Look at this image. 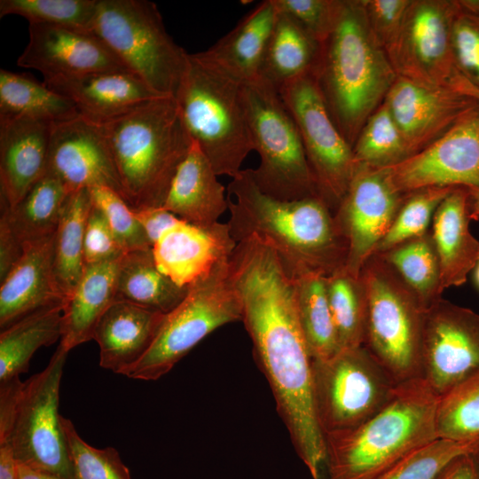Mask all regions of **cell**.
<instances>
[{
	"label": "cell",
	"instance_id": "cell-37",
	"mask_svg": "<svg viewBox=\"0 0 479 479\" xmlns=\"http://www.w3.org/2000/svg\"><path fill=\"white\" fill-rule=\"evenodd\" d=\"M376 255L396 271L425 307L442 297L439 262L430 231Z\"/></svg>",
	"mask_w": 479,
	"mask_h": 479
},
{
	"label": "cell",
	"instance_id": "cell-21",
	"mask_svg": "<svg viewBox=\"0 0 479 479\" xmlns=\"http://www.w3.org/2000/svg\"><path fill=\"white\" fill-rule=\"evenodd\" d=\"M237 241L229 224L196 225L178 219L152 247L157 268L177 286L190 287L231 258Z\"/></svg>",
	"mask_w": 479,
	"mask_h": 479
},
{
	"label": "cell",
	"instance_id": "cell-44",
	"mask_svg": "<svg viewBox=\"0 0 479 479\" xmlns=\"http://www.w3.org/2000/svg\"><path fill=\"white\" fill-rule=\"evenodd\" d=\"M459 74L479 92V0H455L451 26Z\"/></svg>",
	"mask_w": 479,
	"mask_h": 479
},
{
	"label": "cell",
	"instance_id": "cell-53",
	"mask_svg": "<svg viewBox=\"0 0 479 479\" xmlns=\"http://www.w3.org/2000/svg\"><path fill=\"white\" fill-rule=\"evenodd\" d=\"M18 479H65L18 462Z\"/></svg>",
	"mask_w": 479,
	"mask_h": 479
},
{
	"label": "cell",
	"instance_id": "cell-9",
	"mask_svg": "<svg viewBox=\"0 0 479 479\" xmlns=\"http://www.w3.org/2000/svg\"><path fill=\"white\" fill-rule=\"evenodd\" d=\"M360 276L367 294L364 346L398 383L421 379V341L427 307L379 255Z\"/></svg>",
	"mask_w": 479,
	"mask_h": 479
},
{
	"label": "cell",
	"instance_id": "cell-31",
	"mask_svg": "<svg viewBox=\"0 0 479 479\" xmlns=\"http://www.w3.org/2000/svg\"><path fill=\"white\" fill-rule=\"evenodd\" d=\"M320 51L321 44L297 21L279 12L263 55L259 77L279 91L288 82L313 74Z\"/></svg>",
	"mask_w": 479,
	"mask_h": 479
},
{
	"label": "cell",
	"instance_id": "cell-52",
	"mask_svg": "<svg viewBox=\"0 0 479 479\" xmlns=\"http://www.w3.org/2000/svg\"><path fill=\"white\" fill-rule=\"evenodd\" d=\"M18 460L12 445L0 443V479H18Z\"/></svg>",
	"mask_w": 479,
	"mask_h": 479
},
{
	"label": "cell",
	"instance_id": "cell-48",
	"mask_svg": "<svg viewBox=\"0 0 479 479\" xmlns=\"http://www.w3.org/2000/svg\"><path fill=\"white\" fill-rule=\"evenodd\" d=\"M411 0H362L368 27L388 53L402 28Z\"/></svg>",
	"mask_w": 479,
	"mask_h": 479
},
{
	"label": "cell",
	"instance_id": "cell-25",
	"mask_svg": "<svg viewBox=\"0 0 479 479\" xmlns=\"http://www.w3.org/2000/svg\"><path fill=\"white\" fill-rule=\"evenodd\" d=\"M165 314L115 300L96 326L102 368L128 376L153 344Z\"/></svg>",
	"mask_w": 479,
	"mask_h": 479
},
{
	"label": "cell",
	"instance_id": "cell-1",
	"mask_svg": "<svg viewBox=\"0 0 479 479\" xmlns=\"http://www.w3.org/2000/svg\"><path fill=\"white\" fill-rule=\"evenodd\" d=\"M242 321L278 411L313 479H321L326 446L313 400L312 359L297 312L294 281L272 248L255 236L237 242L230 259Z\"/></svg>",
	"mask_w": 479,
	"mask_h": 479
},
{
	"label": "cell",
	"instance_id": "cell-26",
	"mask_svg": "<svg viewBox=\"0 0 479 479\" xmlns=\"http://www.w3.org/2000/svg\"><path fill=\"white\" fill-rule=\"evenodd\" d=\"M467 187H455L436 208L430 231L442 290L460 287L479 261V241L469 229Z\"/></svg>",
	"mask_w": 479,
	"mask_h": 479
},
{
	"label": "cell",
	"instance_id": "cell-13",
	"mask_svg": "<svg viewBox=\"0 0 479 479\" xmlns=\"http://www.w3.org/2000/svg\"><path fill=\"white\" fill-rule=\"evenodd\" d=\"M279 93L297 126L317 195L334 213L359 164L333 121L312 73L284 84Z\"/></svg>",
	"mask_w": 479,
	"mask_h": 479
},
{
	"label": "cell",
	"instance_id": "cell-50",
	"mask_svg": "<svg viewBox=\"0 0 479 479\" xmlns=\"http://www.w3.org/2000/svg\"><path fill=\"white\" fill-rule=\"evenodd\" d=\"M132 210L145 231L151 247L167 229L179 219L162 208H132Z\"/></svg>",
	"mask_w": 479,
	"mask_h": 479
},
{
	"label": "cell",
	"instance_id": "cell-33",
	"mask_svg": "<svg viewBox=\"0 0 479 479\" xmlns=\"http://www.w3.org/2000/svg\"><path fill=\"white\" fill-rule=\"evenodd\" d=\"M64 303L39 309L1 330L0 383L27 373L35 352L61 338Z\"/></svg>",
	"mask_w": 479,
	"mask_h": 479
},
{
	"label": "cell",
	"instance_id": "cell-4",
	"mask_svg": "<svg viewBox=\"0 0 479 479\" xmlns=\"http://www.w3.org/2000/svg\"><path fill=\"white\" fill-rule=\"evenodd\" d=\"M98 124L124 200L134 209L161 208L192 143L175 98H155Z\"/></svg>",
	"mask_w": 479,
	"mask_h": 479
},
{
	"label": "cell",
	"instance_id": "cell-2",
	"mask_svg": "<svg viewBox=\"0 0 479 479\" xmlns=\"http://www.w3.org/2000/svg\"><path fill=\"white\" fill-rule=\"evenodd\" d=\"M227 222L239 242L255 236L277 255L294 280L329 277L345 268L348 247L334 215L318 197L282 200L263 192L248 169L229 183Z\"/></svg>",
	"mask_w": 479,
	"mask_h": 479
},
{
	"label": "cell",
	"instance_id": "cell-14",
	"mask_svg": "<svg viewBox=\"0 0 479 479\" xmlns=\"http://www.w3.org/2000/svg\"><path fill=\"white\" fill-rule=\"evenodd\" d=\"M455 0H411L400 33L387 55L397 76L469 96L452 50Z\"/></svg>",
	"mask_w": 479,
	"mask_h": 479
},
{
	"label": "cell",
	"instance_id": "cell-24",
	"mask_svg": "<svg viewBox=\"0 0 479 479\" xmlns=\"http://www.w3.org/2000/svg\"><path fill=\"white\" fill-rule=\"evenodd\" d=\"M52 124L27 119L0 121L2 207L17 204L45 175Z\"/></svg>",
	"mask_w": 479,
	"mask_h": 479
},
{
	"label": "cell",
	"instance_id": "cell-35",
	"mask_svg": "<svg viewBox=\"0 0 479 479\" xmlns=\"http://www.w3.org/2000/svg\"><path fill=\"white\" fill-rule=\"evenodd\" d=\"M92 205L90 189L68 193L55 231L53 268L65 298L72 293L85 268L84 234Z\"/></svg>",
	"mask_w": 479,
	"mask_h": 479
},
{
	"label": "cell",
	"instance_id": "cell-5",
	"mask_svg": "<svg viewBox=\"0 0 479 479\" xmlns=\"http://www.w3.org/2000/svg\"><path fill=\"white\" fill-rule=\"evenodd\" d=\"M438 400L422 379L405 381L370 419L352 429L325 436L328 479H372L437 439Z\"/></svg>",
	"mask_w": 479,
	"mask_h": 479
},
{
	"label": "cell",
	"instance_id": "cell-43",
	"mask_svg": "<svg viewBox=\"0 0 479 479\" xmlns=\"http://www.w3.org/2000/svg\"><path fill=\"white\" fill-rule=\"evenodd\" d=\"M476 439L437 438L408 453L372 479H434L452 459L471 452Z\"/></svg>",
	"mask_w": 479,
	"mask_h": 479
},
{
	"label": "cell",
	"instance_id": "cell-22",
	"mask_svg": "<svg viewBox=\"0 0 479 479\" xmlns=\"http://www.w3.org/2000/svg\"><path fill=\"white\" fill-rule=\"evenodd\" d=\"M43 83L69 98L80 115L101 123L158 97L129 71H99L43 79Z\"/></svg>",
	"mask_w": 479,
	"mask_h": 479
},
{
	"label": "cell",
	"instance_id": "cell-3",
	"mask_svg": "<svg viewBox=\"0 0 479 479\" xmlns=\"http://www.w3.org/2000/svg\"><path fill=\"white\" fill-rule=\"evenodd\" d=\"M313 75L333 121L353 146L397 77L368 27L362 0L342 1Z\"/></svg>",
	"mask_w": 479,
	"mask_h": 479
},
{
	"label": "cell",
	"instance_id": "cell-57",
	"mask_svg": "<svg viewBox=\"0 0 479 479\" xmlns=\"http://www.w3.org/2000/svg\"><path fill=\"white\" fill-rule=\"evenodd\" d=\"M477 99L479 100V95H478V97H477Z\"/></svg>",
	"mask_w": 479,
	"mask_h": 479
},
{
	"label": "cell",
	"instance_id": "cell-54",
	"mask_svg": "<svg viewBox=\"0 0 479 479\" xmlns=\"http://www.w3.org/2000/svg\"><path fill=\"white\" fill-rule=\"evenodd\" d=\"M467 189V208L471 220H479V188Z\"/></svg>",
	"mask_w": 479,
	"mask_h": 479
},
{
	"label": "cell",
	"instance_id": "cell-27",
	"mask_svg": "<svg viewBox=\"0 0 479 479\" xmlns=\"http://www.w3.org/2000/svg\"><path fill=\"white\" fill-rule=\"evenodd\" d=\"M211 163L192 141L178 167L161 207L187 223L209 226L229 208L225 188Z\"/></svg>",
	"mask_w": 479,
	"mask_h": 479
},
{
	"label": "cell",
	"instance_id": "cell-11",
	"mask_svg": "<svg viewBox=\"0 0 479 479\" xmlns=\"http://www.w3.org/2000/svg\"><path fill=\"white\" fill-rule=\"evenodd\" d=\"M230 259L191 286L184 300L165 314L150 349L127 377L158 380L213 331L242 320V302Z\"/></svg>",
	"mask_w": 479,
	"mask_h": 479
},
{
	"label": "cell",
	"instance_id": "cell-16",
	"mask_svg": "<svg viewBox=\"0 0 479 479\" xmlns=\"http://www.w3.org/2000/svg\"><path fill=\"white\" fill-rule=\"evenodd\" d=\"M383 169L402 194L429 187L479 188V102L429 146Z\"/></svg>",
	"mask_w": 479,
	"mask_h": 479
},
{
	"label": "cell",
	"instance_id": "cell-39",
	"mask_svg": "<svg viewBox=\"0 0 479 479\" xmlns=\"http://www.w3.org/2000/svg\"><path fill=\"white\" fill-rule=\"evenodd\" d=\"M352 149L357 164L377 169L389 168L409 158L402 134L383 102L367 119Z\"/></svg>",
	"mask_w": 479,
	"mask_h": 479
},
{
	"label": "cell",
	"instance_id": "cell-49",
	"mask_svg": "<svg viewBox=\"0 0 479 479\" xmlns=\"http://www.w3.org/2000/svg\"><path fill=\"white\" fill-rule=\"evenodd\" d=\"M125 253L103 213L92 205L84 234L83 260L85 266L117 261Z\"/></svg>",
	"mask_w": 479,
	"mask_h": 479
},
{
	"label": "cell",
	"instance_id": "cell-32",
	"mask_svg": "<svg viewBox=\"0 0 479 479\" xmlns=\"http://www.w3.org/2000/svg\"><path fill=\"white\" fill-rule=\"evenodd\" d=\"M188 291L189 287L177 286L157 268L152 249L126 252L119 260L116 300L168 314Z\"/></svg>",
	"mask_w": 479,
	"mask_h": 479
},
{
	"label": "cell",
	"instance_id": "cell-55",
	"mask_svg": "<svg viewBox=\"0 0 479 479\" xmlns=\"http://www.w3.org/2000/svg\"><path fill=\"white\" fill-rule=\"evenodd\" d=\"M471 456L473 457L475 464H476V467L479 470V436L477 437L476 441H475V446L472 450V452H470Z\"/></svg>",
	"mask_w": 479,
	"mask_h": 479
},
{
	"label": "cell",
	"instance_id": "cell-56",
	"mask_svg": "<svg viewBox=\"0 0 479 479\" xmlns=\"http://www.w3.org/2000/svg\"><path fill=\"white\" fill-rule=\"evenodd\" d=\"M475 282L477 287L479 288V263H477L475 268Z\"/></svg>",
	"mask_w": 479,
	"mask_h": 479
},
{
	"label": "cell",
	"instance_id": "cell-46",
	"mask_svg": "<svg viewBox=\"0 0 479 479\" xmlns=\"http://www.w3.org/2000/svg\"><path fill=\"white\" fill-rule=\"evenodd\" d=\"M90 192L93 205L103 213L125 252L152 249L132 208L117 192L106 186L93 187Z\"/></svg>",
	"mask_w": 479,
	"mask_h": 479
},
{
	"label": "cell",
	"instance_id": "cell-23",
	"mask_svg": "<svg viewBox=\"0 0 479 479\" xmlns=\"http://www.w3.org/2000/svg\"><path fill=\"white\" fill-rule=\"evenodd\" d=\"M54 234L27 245L0 281L1 330L39 309L64 303L53 268Z\"/></svg>",
	"mask_w": 479,
	"mask_h": 479
},
{
	"label": "cell",
	"instance_id": "cell-58",
	"mask_svg": "<svg viewBox=\"0 0 479 479\" xmlns=\"http://www.w3.org/2000/svg\"><path fill=\"white\" fill-rule=\"evenodd\" d=\"M478 263H479V261H478Z\"/></svg>",
	"mask_w": 479,
	"mask_h": 479
},
{
	"label": "cell",
	"instance_id": "cell-10",
	"mask_svg": "<svg viewBox=\"0 0 479 479\" xmlns=\"http://www.w3.org/2000/svg\"><path fill=\"white\" fill-rule=\"evenodd\" d=\"M242 98L260 158L248 169L257 187L282 200L318 197L297 126L279 91L258 77L242 83Z\"/></svg>",
	"mask_w": 479,
	"mask_h": 479
},
{
	"label": "cell",
	"instance_id": "cell-20",
	"mask_svg": "<svg viewBox=\"0 0 479 479\" xmlns=\"http://www.w3.org/2000/svg\"><path fill=\"white\" fill-rule=\"evenodd\" d=\"M28 32L29 41L17 65L40 72L43 79L129 71L93 33L47 24H29Z\"/></svg>",
	"mask_w": 479,
	"mask_h": 479
},
{
	"label": "cell",
	"instance_id": "cell-29",
	"mask_svg": "<svg viewBox=\"0 0 479 479\" xmlns=\"http://www.w3.org/2000/svg\"><path fill=\"white\" fill-rule=\"evenodd\" d=\"M278 14L272 0L259 3L206 53L243 82L258 78Z\"/></svg>",
	"mask_w": 479,
	"mask_h": 479
},
{
	"label": "cell",
	"instance_id": "cell-47",
	"mask_svg": "<svg viewBox=\"0 0 479 479\" xmlns=\"http://www.w3.org/2000/svg\"><path fill=\"white\" fill-rule=\"evenodd\" d=\"M342 0H272L276 9L297 21L322 44L333 30Z\"/></svg>",
	"mask_w": 479,
	"mask_h": 479
},
{
	"label": "cell",
	"instance_id": "cell-18",
	"mask_svg": "<svg viewBox=\"0 0 479 479\" xmlns=\"http://www.w3.org/2000/svg\"><path fill=\"white\" fill-rule=\"evenodd\" d=\"M478 99L458 90L397 76L383 103L395 120L409 157L445 134Z\"/></svg>",
	"mask_w": 479,
	"mask_h": 479
},
{
	"label": "cell",
	"instance_id": "cell-41",
	"mask_svg": "<svg viewBox=\"0 0 479 479\" xmlns=\"http://www.w3.org/2000/svg\"><path fill=\"white\" fill-rule=\"evenodd\" d=\"M436 424L438 438L467 441L479 436V373L439 397Z\"/></svg>",
	"mask_w": 479,
	"mask_h": 479
},
{
	"label": "cell",
	"instance_id": "cell-28",
	"mask_svg": "<svg viewBox=\"0 0 479 479\" xmlns=\"http://www.w3.org/2000/svg\"><path fill=\"white\" fill-rule=\"evenodd\" d=\"M119 260L86 265L78 283L66 298L59 345L67 352L93 340L97 324L116 300Z\"/></svg>",
	"mask_w": 479,
	"mask_h": 479
},
{
	"label": "cell",
	"instance_id": "cell-40",
	"mask_svg": "<svg viewBox=\"0 0 479 479\" xmlns=\"http://www.w3.org/2000/svg\"><path fill=\"white\" fill-rule=\"evenodd\" d=\"M98 0H1L0 17L15 14L29 24H47L92 33Z\"/></svg>",
	"mask_w": 479,
	"mask_h": 479
},
{
	"label": "cell",
	"instance_id": "cell-8",
	"mask_svg": "<svg viewBox=\"0 0 479 479\" xmlns=\"http://www.w3.org/2000/svg\"><path fill=\"white\" fill-rule=\"evenodd\" d=\"M91 32L151 90L176 97L189 53L169 35L154 3L98 0Z\"/></svg>",
	"mask_w": 479,
	"mask_h": 479
},
{
	"label": "cell",
	"instance_id": "cell-19",
	"mask_svg": "<svg viewBox=\"0 0 479 479\" xmlns=\"http://www.w3.org/2000/svg\"><path fill=\"white\" fill-rule=\"evenodd\" d=\"M46 172L57 177L68 193L106 186L122 196L101 127L82 115L52 124Z\"/></svg>",
	"mask_w": 479,
	"mask_h": 479
},
{
	"label": "cell",
	"instance_id": "cell-7",
	"mask_svg": "<svg viewBox=\"0 0 479 479\" xmlns=\"http://www.w3.org/2000/svg\"><path fill=\"white\" fill-rule=\"evenodd\" d=\"M68 352L60 345L46 367L22 381L0 383V443L12 445L18 462L74 479L59 412L60 381Z\"/></svg>",
	"mask_w": 479,
	"mask_h": 479
},
{
	"label": "cell",
	"instance_id": "cell-42",
	"mask_svg": "<svg viewBox=\"0 0 479 479\" xmlns=\"http://www.w3.org/2000/svg\"><path fill=\"white\" fill-rule=\"evenodd\" d=\"M454 188L429 187L405 193L394 222L374 255L427 233L436 208Z\"/></svg>",
	"mask_w": 479,
	"mask_h": 479
},
{
	"label": "cell",
	"instance_id": "cell-51",
	"mask_svg": "<svg viewBox=\"0 0 479 479\" xmlns=\"http://www.w3.org/2000/svg\"><path fill=\"white\" fill-rule=\"evenodd\" d=\"M434 479H479V470L469 452L452 459Z\"/></svg>",
	"mask_w": 479,
	"mask_h": 479
},
{
	"label": "cell",
	"instance_id": "cell-36",
	"mask_svg": "<svg viewBox=\"0 0 479 479\" xmlns=\"http://www.w3.org/2000/svg\"><path fill=\"white\" fill-rule=\"evenodd\" d=\"M294 283L299 322L311 359H327L340 348L329 307L326 278L306 276Z\"/></svg>",
	"mask_w": 479,
	"mask_h": 479
},
{
	"label": "cell",
	"instance_id": "cell-45",
	"mask_svg": "<svg viewBox=\"0 0 479 479\" xmlns=\"http://www.w3.org/2000/svg\"><path fill=\"white\" fill-rule=\"evenodd\" d=\"M61 422L74 479H132L117 450L113 447L95 448L79 436L70 420L62 416Z\"/></svg>",
	"mask_w": 479,
	"mask_h": 479
},
{
	"label": "cell",
	"instance_id": "cell-34",
	"mask_svg": "<svg viewBox=\"0 0 479 479\" xmlns=\"http://www.w3.org/2000/svg\"><path fill=\"white\" fill-rule=\"evenodd\" d=\"M80 116L75 103L27 74L0 69V121L27 119L50 123Z\"/></svg>",
	"mask_w": 479,
	"mask_h": 479
},
{
	"label": "cell",
	"instance_id": "cell-17",
	"mask_svg": "<svg viewBox=\"0 0 479 479\" xmlns=\"http://www.w3.org/2000/svg\"><path fill=\"white\" fill-rule=\"evenodd\" d=\"M404 194L390 184L385 169L359 164L349 187L334 212L348 255L345 270L360 277L361 271L390 228Z\"/></svg>",
	"mask_w": 479,
	"mask_h": 479
},
{
	"label": "cell",
	"instance_id": "cell-38",
	"mask_svg": "<svg viewBox=\"0 0 479 479\" xmlns=\"http://www.w3.org/2000/svg\"><path fill=\"white\" fill-rule=\"evenodd\" d=\"M326 283L340 349L364 345L367 294L361 276L356 278L342 268L326 277Z\"/></svg>",
	"mask_w": 479,
	"mask_h": 479
},
{
	"label": "cell",
	"instance_id": "cell-12",
	"mask_svg": "<svg viewBox=\"0 0 479 479\" xmlns=\"http://www.w3.org/2000/svg\"><path fill=\"white\" fill-rule=\"evenodd\" d=\"M398 383L364 346L312 360V389L323 436L352 429L382 409Z\"/></svg>",
	"mask_w": 479,
	"mask_h": 479
},
{
	"label": "cell",
	"instance_id": "cell-15",
	"mask_svg": "<svg viewBox=\"0 0 479 479\" xmlns=\"http://www.w3.org/2000/svg\"><path fill=\"white\" fill-rule=\"evenodd\" d=\"M479 373V314L442 297L425 312L421 379L439 397Z\"/></svg>",
	"mask_w": 479,
	"mask_h": 479
},
{
	"label": "cell",
	"instance_id": "cell-30",
	"mask_svg": "<svg viewBox=\"0 0 479 479\" xmlns=\"http://www.w3.org/2000/svg\"><path fill=\"white\" fill-rule=\"evenodd\" d=\"M68 195L62 183L46 172L12 207H2L0 232L20 247L55 233Z\"/></svg>",
	"mask_w": 479,
	"mask_h": 479
},
{
	"label": "cell",
	"instance_id": "cell-6",
	"mask_svg": "<svg viewBox=\"0 0 479 479\" xmlns=\"http://www.w3.org/2000/svg\"><path fill=\"white\" fill-rule=\"evenodd\" d=\"M240 80L206 51L189 53L188 64L175 97L192 138L217 176L232 178L253 151Z\"/></svg>",
	"mask_w": 479,
	"mask_h": 479
}]
</instances>
